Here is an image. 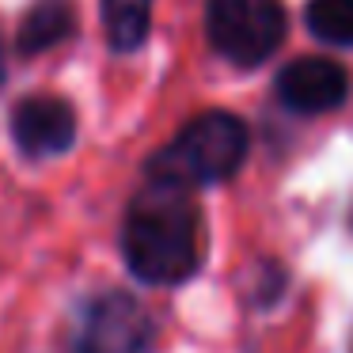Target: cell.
Wrapping results in <instances>:
<instances>
[{
    "label": "cell",
    "instance_id": "12",
    "mask_svg": "<svg viewBox=\"0 0 353 353\" xmlns=\"http://www.w3.org/2000/svg\"><path fill=\"white\" fill-rule=\"evenodd\" d=\"M345 353H353V334H350V345H345Z\"/></svg>",
    "mask_w": 353,
    "mask_h": 353
},
{
    "label": "cell",
    "instance_id": "11",
    "mask_svg": "<svg viewBox=\"0 0 353 353\" xmlns=\"http://www.w3.org/2000/svg\"><path fill=\"white\" fill-rule=\"evenodd\" d=\"M0 84H4V42H0Z\"/></svg>",
    "mask_w": 353,
    "mask_h": 353
},
{
    "label": "cell",
    "instance_id": "6",
    "mask_svg": "<svg viewBox=\"0 0 353 353\" xmlns=\"http://www.w3.org/2000/svg\"><path fill=\"white\" fill-rule=\"evenodd\" d=\"M12 141L27 160H54L77 145V107L61 95H27L12 110Z\"/></svg>",
    "mask_w": 353,
    "mask_h": 353
},
{
    "label": "cell",
    "instance_id": "4",
    "mask_svg": "<svg viewBox=\"0 0 353 353\" xmlns=\"http://www.w3.org/2000/svg\"><path fill=\"white\" fill-rule=\"evenodd\" d=\"M289 16L281 0H205L209 46L236 69L266 65L281 50Z\"/></svg>",
    "mask_w": 353,
    "mask_h": 353
},
{
    "label": "cell",
    "instance_id": "3",
    "mask_svg": "<svg viewBox=\"0 0 353 353\" xmlns=\"http://www.w3.org/2000/svg\"><path fill=\"white\" fill-rule=\"evenodd\" d=\"M152 312L130 289H99L84 296L69 323V353H152Z\"/></svg>",
    "mask_w": 353,
    "mask_h": 353
},
{
    "label": "cell",
    "instance_id": "7",
    "mask_svg": "<svg viewBox=\"0 0 353 353\" xmlns=\"http://www.w3.org/2000/svg\"><path fill=\"white\" fill-rule=\"evenodd\" d=\"M77 31H80L77 0H34L31 8H27V16L19 19L16 50L23 57L46 54V50L77 39Z\"/></svg>",
    "mask_w": 353,
    "mask_h": 353
},
{
    "label": "cell",
    "instance_id": "8",
    "mask_svg": "<svg viewBox=\"0 0 353 353\" xmlns=\"http://www.w3.org/2000/svg\"><path fill=\"white\" fill-rule=\"evenodd\" d=\"M103 27L114 54H137L152 31V0H99Z\"/></svg>",
    "mask_w": 353,
    "mask_h": 353
},
{
    "label": "cell",
    "instance_id": "5",
    "mask_svg": "<svg viewBox=\"0 0 353 353\" xmlns=\"http://www.w3.org/2000/svg\"><path fill=\"white\" fill-rule=\"evenodd\" d=\"M274 95L289 114H330L350 99V72L330 57H296L274 77Z\"/></svg>",
    "mask_w": 353,
    "mask_h": 353
},
{
    "label": "cell",
    "instance_id": "1",
    "mask_svg": "<svg viewBox=\"0 0 353 353\" xmlns=\"http://www.w3.org/2000/svg\"><path fill=\"white\" fill-rule=\"evenodd\" d=\"M118 251L141 285L179 289L194 281L209 254V228L194 190L148 179L130 198L118 228Z\"/></svg>",
    "mask_w": 353,
    "mask_h": 353
},
{
    "label": "cell",
    "instance_id": "10",
    "mask_svg": "<svg viewBox=\"0 0 353 353\" xmlns=\"http://www.w3.org/2000/svg\"><path fill=\"white\" fill-rule=\"evenodd\" d=\"M251 292H247V304L251 307H274L277 300L285 296V285H289V270L281 262H270V259H259L251 266Z\"/></svg>",
    "mask_w": 353,
    "mask_h": 353
},
{
    "label": "cell",
    "instance_id": "2",
    "mask_svg": "<svg viewBox=\"0 0 353 353\" xmlns=\"http://www.w3.org/2000/svg\"><path fill=\"white\" fill-rule=\"evenodd\" d=\"M247 152H251V130L243 118L232 110H201L160 152L148 156L145 179L186 190L221 186L239 175Z\"/></svg>",
    "mask_w": 353,
    "mask_h": 353
},
{
    "label": "cell",
    "instance_id": "9",
    "mask_svg": "<svg viewBox=\"0 0 353 353\" xmlns=\"http://www.w3.org/2000/svg\"><path fill=\"white\" fill-rule=\"evenodd\" d=\"M304 27L327 46H353V0H307Z\"/></svg>",
    "mask_w": 353,
    "mask_h": 353
},
{
    "label": "cell",
    "instance_id": "13",
    "mask_svg": "<svg viewBox=\"0 0 353 353\" xmlns=\"http://www.w3.org/2000/svg\"><path fill=\"white\" fill-rule=\"evenodd\" d=\"M350 228H353V209H350Z\"/></svg>",
    "mask_w": 353,
    "mask_h": 353
}]
</instances>
